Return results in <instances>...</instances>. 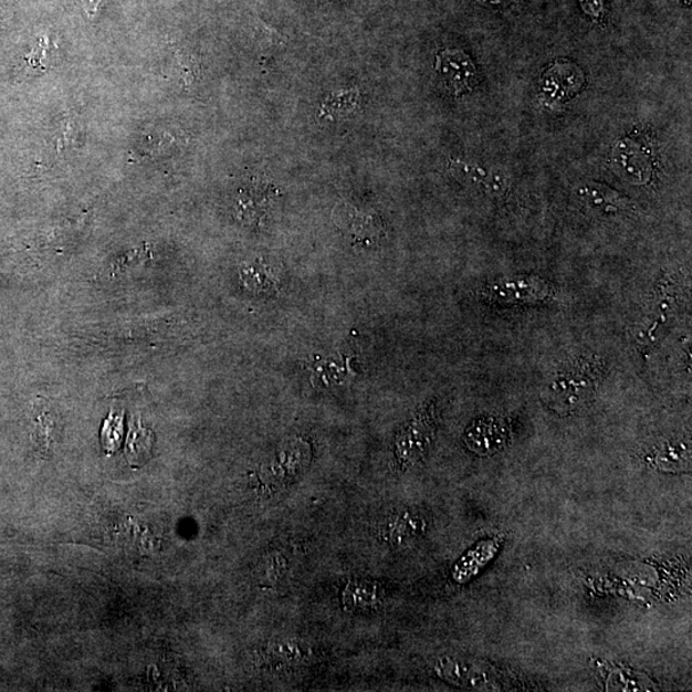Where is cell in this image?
Masks as SVG:
<instances>
[{"label":"cell","instance_id":"cell-1","mask_svg":"<svg viewBox=\"0 0 692 692\" xmlns=\"http://www.w3.org/2000/svg\"><path fill=\"white\" fill-rule=\"evenodd\" d=\"M607 364L595 354H581L555 369L542 391L544 406L559 416H574L597 398Z\"/></svg>","mask_w":692,"mask_h":692},{"label":"cell","instance_id":"cell-2","mask_svg":"<svg viewBox=\"0 0 692 692\" xmlns=\"http://www.w3.org/2000/svg\"><path fill=\"white\" fill-rule=\"evenodd\" d=\"M678 297L673 284L665 277L643 305L641 315L631 329L632 342L641 353H650L663 340L678 312Z\"/></svg>","mask_w":692,"mask_h":692},{"label":"cell","instance_id":"cell-3","mask_svg":"<svg viewBox=\"0 0 692 692\" xmlns=\"http://www.w3.org/2000/svg\"><path fill=\"white\" fill-rule=\"evenodd\" d=\"M555 286L536 275H513L491 281L481 289V297L490 304L527 305L553 302Z\"/></svg>","mask_w":692,"mask_h":692},{"label":"cell","instance_id":"cell-4","mask_svg":"<svg viewBox=\"0 0 692 692\" xmlns=\"http://www.w3.org/2000/svg\"><path fill=\"white\" fill-rule=\"evenodd\" d=\"M440 679L458 688L474 691H499L502 682L493 667L478 659L447 656L434 664Z\"/></svg>","mask_w":692,"mask_h":692},{"label":"cell","instance_id":"cell-5","mask_svg":"<svg viewBox=\"0 0 692 692\" xmlns=\"http://www.w3.org/2000/svg\"><path fill=\"white\" fill-rule=\"evenodd\" d=\"M611 167L618 177L626 182L648 185L654 179L656 160L653 151L646 140L627 136L615 144L611 151Z\"/></svg>","mask_w":692,"mask_h":692},{"label":"cell","instance_id":"cell-6","mask_svg":"<svg viewBox=\"0 0 692 692\" xmlns=\"http://www.w3.org/2000/svg\"><path fill=\"white\" fill-rule=\"evenodd\" d=\"M586 77L576 63L557 61L543 72L538 95L545 107L558 109L584 91Z\"/></svg>","mask_w":692,"mask_h":692},{"label":"cell","instance_id":"cell-7","mask_svg":"<svg viewBox=\"0 0 692 692\" xmlns=\"http://www.w3.org/2000/svg\"><path fill=\"white\" fill-rule=\"evenodd\" d=\"M434 75L440 85L453 96L471 93L479 83V71L470 55L449 48L437 55Z\"/></svg>","mask_w":692,"mask_h":692},{"label":"cell","instance_id":"cell-8","mask_svg":"<svg viewBox=\"0 0 692 692\" xmlns=\"http://www.w3.org/2000/svg\"><path fill=\"white\" fill-rule=\"evenodd\" d=\"M448 171L463 187L484 192L491 199H503L508 195L511 180L502 168H490L461 158H450Z\"/></svg>","mask_w":692,"mask_h":692},{"label":"cell","instance_id":"cell-9","mask_svg":"<svg viewBox=\"0 0 692 692\" xmlns=\"http://www.w3.org/2000/svg\"><path fill=\"white\" fill-rule=\"evenodd\" d=\"M311 460V450L305 442L294 440L281 447L272 460L263 465L261 478L265 484L285 486L300 478L307 469Z\"/></svg>","mask_w":692,"mask_h":692},{"label":"cell","instance_id":"cell-10","mask_svg":"<svg viewBox=\"0 0 692 692\" xmlns=\"http://www.w3.org/2000/svg\"><path fill=\"white\" fill-rule=\"evenodd\" d=\"M434 438L433 408L418 413L397 438V457L401 464L413 465L429 452Z\"/></svg>","mask_w":692,"mask_h":692},{"label":"cell","instance_id":"cell-11","mask_svg":"<svg viewBox=\"0 0 692 692\" xmlns=\"http://www.w3.org/2000/svg\"><path fill=\"white\" fill-rule=\"evenodd\" d=\"M429 516L421 510H403L385 522L382 536L392 548L406 549L428 533Z\"/></svg>","mask_w":692,"mask_h":692},{"label":"cell","instance_id":"cell-12","mask_svg":"<svg viewBox=\"0 0 692 692\" xmlns=\"http://www.w3.org/2000/svg\"><path fill=\"white\" fill-rule=\"evenodd\" d=\"M510 440L508 424L502 418L484 417L474 421L464 433V444L474 454L493 455Z\"/></svg>","mask_w":692,"mask_h":692},{"label":"cell","instance_id":"cell-13","mask_svg":"<svg viewBox=\"0 0 692 692\" xmlns=\"http://www.w3.org/2000/svg\"><path fill=\"white\" fill-rule=\"evenodd\" d=\"M576 197L593 213L606 217V219L635 212L629 198L599 182L579 185L576 189Z\"/></svg>","mask_w":692,"mask_h":692},{"label":"cell","instance_id":"cell-14","mask_svg":"<svg viewBox=\"0 0 692 692\" xmlns=\"http://www.w3.org/2000/svg\"><path fill=\"white\" fill-rule=\"evenodd\" d=\"M647 462L656 470L667 473H682L690 470L691 449L685 440H667L656 445L647 454Z\"/></svg>","mask_w":692,"mask_h":692},{"label":"cell","instance_id":"cell-15","mask_svg":"<svg viewBox=\"0 0 692 692\" xmlns=\"http://www.w3.org/2000/svg\"><path fill=\"white\" fill-rule=\"evenodd\" d=\"M382 593L380 586L368 581H354L345 587L343 601L345 608L352 610L368 609L380 605Z\"/></svg>","mask_w":692,"mask_h":692},{"label":"cell","instance_id":"cell-16","mask_svg":"<svg viewBox=\"0 0 692 692\" xmlns=\"http://www.w3.org/2000/svg\"><path fill=\"white\" fill-rule=\"evenodd\" d=\"M357 103L358 92L356 91L335 93L334 95L328 96V99L325 102L324 106H322L321 112L322 115H325L328 118L345 116L356 109Z\"/></svg>","mask_w":692,"mask_h":692},{"label":"cell","instance_id":"cell-17","mask_svg":"<svg viewBox=\"0 0 692 692\" xmlns=\"http://www.w3.org/2000/svg\"><path fill=\"white\" fill-rule=\"evenodd\" d=\"M583 12L591 21L605 22L607 15V0H578Z\"/></svg>","mask_w":692,"mask_h":692},{"label":"cell","instance_id":"cell-18","mask_svg":"<svg viewBox=\"0 0 692 692\" xmlns=\"http://www.w3.org/2000/svg\"><path fill=\"white\" fill-rule=\"evenodd\" d=\"M474 2L486 8H504L516 2V0H474Z\"/></svg>","mask_w":692,"mask_h":692},{"label":"cell","instance_id":"cell-19","mask_svg":"<svg viewBox=\"0 0 692 692\" xmlns=\"http://www.w3.org/2000/svg\"><path fill=\"white\" fill-rule=\"evenodd\" d=\"M101 2L102 0H83L84 10L88 14V18H94L96 12H98Z\"/></svg>","mask_w":692,"mask_h":692}]
</instances>
